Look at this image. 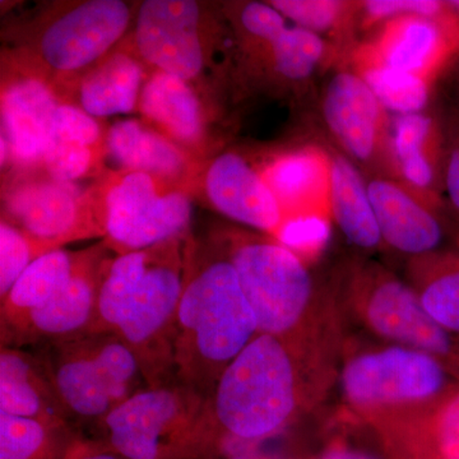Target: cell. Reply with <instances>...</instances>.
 I'll return each mask as SVG.
<instances>
[{
    "mask_svg": "<svg viewBox=\"0 0 459 459\" xmlns=\"http://www.w3.org/2000/svg\"><path fill=\"white\" fill-rule=\"evenodd\" d=\"M338 365L259 333L226 368L208 397L207 459H230L285 433L337 380Z\"/></svg>",
    "mask_w": 459,
    "mask_h": 459,
    "instance_id": "obj_1",
    "label": "cell"
},
{
    "mask_svg": "<svg viewBox=\"0 0 459 459\" xmlns=\"http://www.w3.org/2000/svg\"><path fill=\"white\" fill-rule=\"evenodd\" d=\"M210 238L234 265L259 333L338 364L342 318L331 292L319 291L301 256L276 238L234 226L214 230Z\"/></svg>",
    "mask_w": 459,
    "mask_h": 459,
    "instance_id": "obj_2",
    "label": "cell"
},
{
    "mask_svg": "<svg viewBox=\"0 0 459 459\" xmlns=\"http://www.w3.org/2000/svg\"><path fill=\"white\" fill-rule=\"evenodd\" d=\"M190 238L192 232L113 256L100 285L89 333L122 337L137 355L148 386L178 382L175 341Z\"/></svg>",
    "mask_w": 459,
    "mask_h": 459,
    "instance_id": "obj_3",
    "label": "cell"
},
{
    "mask_svg": "<svg viewBox=\"0 0 459 459\" xmlns=\"http://www.w3.org/2000/svg\"><path fill=\"white\" fill-rule=\"evenodd\" d=\"M258 334L234 265L210 238L192 235L178 310V382L210 397L226 368Z\"/></svg>",
    "mask_w": 459,
    "mask_h": 459,
    "instance_id": "obj_4",
    "label": "cell"
},
{
    "mask_svg": "<svg viewBox=\"0 0 459 459\" xmlns=\"http://www.w3.org/2000/svg\"><path fill=\"white\" fill-rule=\"evenodd\" d=\"M89 428L124 459L208 458V397L179 382L142 389Z\"/></svg>",
    "mask_w": 459,
    "mask_h": 459,
    "instance_id": "obj_5",
    "label": "cell"
},
{
    "mask_svg": "<svg viewBox=\"0 0 459 459\" xmlns=\"http://www.w3.org/2000/svg\"><path fill=\"white\" fill-rule=\"evenodd\" d=\"M135 13L122 0L66 3L45 13L8 59L68 101L75 83L126 40Z\"/></svg>",
    "mask_w": 459,
    "mask_h": 459,
    "instance_id": "obj_6",
    "label": "cell"
},
{
    "mask_svg": "<svg viewBox=\"0 0 459 459\" xmlns=\"http://www.w3.org/2000/svg\"><path fill=\"white\" fill-rule=\"evenodd\" d=\"M331 295L342 320H352L382 342L430 353L459 374V340L429 316L409 282L382 265L350 262Z\"/></svg>",
    "mask_w": 459,
    "mask_h": 459,
    "instance_id": "obj_7",
    "label": "cell"
},
{
    "mask_svg": "<svg viewBox=\"0 0 459 459\" xmlns=\"http://www.w3.org/2000/svg\"><path fill=\"white\" fill-rule=\"evenodd\" d=\"M458 380L440 359L401 344L344 341L338 361L341 397L360 424L379 413L428 403Z\"/></svg>",
    "mask_w": 459,
    "mask_h": 459,
    "instance_id": "obj_8",
    "label": "cell"
},
{
    "mask_svg": "<svg viewBox=\"0 0 459 459\" xmlns=\"http://www.w3.org/2000/svg\"><path fill=\"white\" fill-rule=\"evenodd\" d=\"M39 358L75 427H91L147 388L141 362L113 332L41 344Z\"/></svg>",
    "mask_w": 459,
    "mask_h": 459,
    "instance_id": "obj_9",
    "label": "cell"
},
{
    "mask_svg": "<svg viewBox=\"0 0 459 459\" xmlns=\"http://www.w3.org/2000/svg\"><path fill=\"white\" fill-rule=\"evenodd\" d=\"M98 188L107 228L102 241L117 255L190 234L188 186L146 172L108 170Z\"/></svg>",
    "mask_w": 459,
    "mask_h": 459,
    "instance_id": "obj_10",
    "label": "cell"
},
{
    "mask_svg": "<svg viewBox=\"0 0 459 459\" xmlns=\"http://www.w3.org/2000/svg\"><path fill=\"white\" fill-rule=\"evenodd\" d=\"M2 197V219L53 250L107 235L98 186L81 190L41 170L13 171Z\"/></svg>",
    "mask_w": 459,
    "mask_h": 459,
    "instance_id": "obj_11",
    "label": "cell"
},
{
    "mask_svg": "<svg viewBox=\"0 0 459 459\" xmlns=\"http://www.w3.org/2000/svg\"><path fill=\"white\" fill-rule=\"evenodd\" d=\"M201 3L146 0L135 11L128 47L148 71H161L199 83L207 69L208 40Z\"/></svg>",
    "mask_w": 459,
    "mask_h": 459,
    "instance_id": "obj_12",
    "label": "cell"
},
{
    "mask_svg": "<svg viewBox=\"0 0 459 459\" xmlns=\"http://www.w3.org/2000/svg\"><path fill=\"white\" fill-rule=\"evenodd\" d=\"M2 138L13 171L39 170L49 144L54 117L66 100L40 75L3 57Z\"/></svg>",
    "mask_w": 459,
    "mask_h": 459,
    "instance_id": "obj_13",
    "label": "cell"
},
{
    "mask_svg": "<svg viewBox=\"0 0 459 459\" xmlns=\"http://www.w3.org/2000/svg\"><path fill=\"white\" fill-rule=\"evenodd\" d=\"M386 459H459V380L440 397L361 422Z\"/></svg>",
    "mask_w": 459,
    "mask_h": 459,
    "instance_id": "obj_14",
    "label": "cell"
},
{
    "mask_svg": "<svg viewBox=\"0 0 459 459\" xmlns=\"http://www.w3.org/2000/svg\"><path fill=\"white\" fill-rule=\"evenodd\" d=\"M201 186L208 204L256 232L277 238L285 226V214L263 179L258 166L234 151L205 161L195 189Z\"/></svg>",
    "mask_w": 459,
    "mask_h": 459,
    "instance_id": "obj_15",
    "label": "cell"
},
{
    "mask_svg": "<svg viewBox=\"0 0 459 459\" xmlns=\"http://www.w3.org/2000/svg\"><path fill=\"white\" fill-rule=\"evenodd\" d=\"M111 253L102 240L81 250L71 279L49 303L30 316L11 346H41L89 333L95 319L100 285L113 258Z\"/></svg>",
    "mask_w": 459,
    "mask_h": 459,
    "instance_id": "obj_16",
    "label": "cell"
},
{
    "mask_svg": "<svg viewBox=\"0 0 459 459\" xmlns=\"http://www.w3.org/2000/svg\"><path fill=\"white\" fill-rule=\"evenodd\" d=\"M385 108L355 71L338 72L329 80L323 114L329 131L353 159L374 162L389 159L391 126Z\"/></svg>",
    "mask_w": 459,
    "mask_h": 459,
    "instance_id": "obj_17",
    "label": "cell"
},
{
    "mask_svg": "<svg viewBox=\"0 0 459 459\" xmlns=\"http://www.w3.org/2000/svg\"><path fill=\"white\" fill-rule=\"evenodd\" d=\"M368 47L395 71L433 83L459 51V17L451 7L442 17L394 18Z\"/></svg>",
    "mask_w": 459,
    "mask_h": 459,
    "instance_id": "obj_18",
    "label": "cell"
},
{
    "mask_svg": "<svg viewBox=\"0 0 459 459\" xmlns=\"http://www.w3.org/2000/svg\"><path fill=\"white\" fill-rule=\"evenodd\" d=\"M117 170L146 172L195 189L205 161L181 148L144 120H119L108 126L107 159Z\"/></svg>",
    "mask_w": 459,
    "mask_h": 459,
    "instance_id": "obj_19",
    "label": "cell"
},
{
    "mask_svg": "<svg viewBox=\"0 0 459 459\" xmlns=\"http://www.w3.org/2000/svg\"><path fill=\"white\" fill-rule=\"evenodd\" d=\"M285 214L286 221L301 216L332 217L331 155L307 146L272 155L258 166Z\"/></svg>",
    "mask_w": 459,
    "mask_h": 459,
    "instance_id": "obj_20",
    "label": "cell"
},
{
    "mask_svg": "<svg viewBox=\"0 0 459 459\" xmlns=\"http://www.w3.org/2000/svg\"><path fill=\"white\" fill-rule=\"evenodd\" d=\"M138 113L181 148L202 160L207 147V117L197 87L161 71H150ZM204 161V160H202Z\"/></svg>",
    "mask_w": 459,
    "mask_h": 459,
    "instance_id": "obj_21",
    "label": "cell"
},
{
    "mask_svg": "<svg viewBox=\"0 0 459 459\" xmlns=\"http://www.w3.org/2000/svg\"><path fill=\"white\" fill-rule=\"evenodd\" d=\"M382 240L411 258L439 250L442 223L425 201L395 181L376 178L368 183Z\"/></svg>",
    "mask_w": 459,
    "mask_h": 459,
    "instance_id": "obj_22",
    "label": "cell"
},
{
    "mask_svg": "<svg viewBox=\"0 0 459 459\" xmlns=\"http://www.w3.org/2000/svg\"><path fill=\"white\" fill-rule=\"evenodd\" d=\"M0 412L74 425L44 362L21 347H0Z\"/></svg>",
    "mask_w": 459,
    "mask_h": 459,
    "instance_id": "obj_23",
    "label": "cell"
},
{
    "mask_svg": "<svg viewBox=\"0 0 459 459\" xmlns=\"http://www.w3.org/2000/svg\"><path fill=\"white\" fill-rule=\"evenodd\" d=\"M148 68L120 45L80 78L68 101L96 119L138 111Z\"/></svg>",
    "mask_w": 459,
    "mask_h": 459,
    "instance_id": "obj_24",
    "label": "cell"
},
{
    "mask_svg": "<svg viewBox=\"0 0 459 459\" xmlns=\"http://www.w3.org/2000/svg\"><path fill=\"white\" fill-rule=\"evenodd\" d=\"M80 252L57 249L30 265L8 294L0 299V343L11 346L27 320L49 303L75 270Z\"/></svg>",
    "mask_w": 459,
    "mask_h": 459,
    "instance_id": "obj_25",
    "label": "cell"
},
{
    "mask_svg": "<svg viewBox=\"0 0 459 459\" xmlns=\"http://www.w3.org/2000/svg\"><path fill=\"white\" fill-rule=\"evenodd\" d=\"M440 152V133L422 113L397 115L391 126L389 159L411 188L433 195Z\"/></svg>",
    "mask_w": 459,
    "mask_h": 459,
    "instance_id": "obj_26",
    "label": "cell"
},
{
    "mask_svg": "<svg viewBox=\"0 0 459 459\" xmlns=\"http://www.w3.org/2000/svg\"><path fill=\"white\" fill-rule=\"evenodd\" d=\"M332 220L353 246L376 249L382 243L368 184L350 160L331 156Z\"/></svg>",
    "mask_w": 459,
    "mask_h": 459,
    "instance_id": "obj_27",
    "label": "cell"
},
{
    "mask_svg": "<svg viewBox=\"0 0 459 459\" xmlns=\"http://www.w3.org/2000/svg\"><path fill=\"white\" fill-rule=\"evenodd\" d=\"M407 277L429 316L459 340V250L411 258Z\"/></svg>",
    "mask_w": 459,
    "mask_h": 459,
    "instance_id": "obj_28",
    "label": "cell"
},
{
    "mask_svg": "<svg viewBox=\"0 0 459 459\" xmlns=\"http://www.w3.org/2000/svg\"><path fill=\"white\" fill-rule=\"evenodd\" d=\"M78 433L72 424L0 412V459H65Z\"/></svg>",
    "mask_w": 459,
    "mask_h": 459,
    "instance_id": "obj_29",
    "label": "cell"
},
{
    "mask_svg": "<svg viewBox=\"0 0 459 459\" xmlns=\"http://www.w3.org/2000/svg\"><path fill=\"white\" fill-rule=\"evenodd\" d=\"M353 65L356 74L368 83L385 110L398 115L416 114L427 107L431 83L385 65L368 45L356 51Z\"/></svg>",
    "mask_w": 459,
    "mask_h": 459,
    "instance_id": "obj_30",
    "label": "cell"
},
{
    "mask_svg": "<svg viewBox=\"0 0 459 459\" xmlns=\"http://www.w3.org/2000/svg\"><path fill=\"white\" fill-rule=\"evenodd\" d=\"M264 53L274 74L283 80L300 82L312 77L322 65L327 47L318 33L294 25L265 47Z\"/></svg>",
    "mask_w": 459,
    "mask_h": 459,
    "instance_id": "obj_31",
    "label": "cell"
},
{
    "mask_svg": "<svg viewBox=\"0 0 459 459\" xmlns=\"http://www.w3.org/2000/svg\"><path fill=\"white\" fill-rule=\"evenodd\" d=\"M107 150L87 146L80 142L50 140L40 169L53 179L74 183L90 175L101 177Z\"/></svg>",
    "mask_w": 459,
    "mask_h": 459,
    "instance_id": "obj_32",
    "label": "cell"
},
{
    "mask_svg": "<svg viewBox=\"0 0 459 459\" xmlns=\"http://www.w3.org/2000/svg\"><path fill=\"white\" fill-rule=\"evenodd\" d=\"M54 252L50 247L36 240L2 219L0 221V299L8 294L12 286L36 259Z\"/></svg>",
    "mask_w": 459,
    "mask_h": 459,
    "instance_id": "obj_33",
    "label": "cell"
},
{
    "mask_svg": "<svg viewBox=\"0 0 459 459\" xmlns=\"http://www.w3.org/2000/svg\"><path fill=\"white\" fill-rule=\"evenodd\" d=\"M268 3L295 26L318 35L336 27L347 9L346 3L334 0H273Z\"/></svg>",
    "mask_w": 459,
    "mask_h": 459,
    "instance_id": "obj_34",
    "label": "cell"
},
{
    "mask_svg": "<svg viewBox=\"0 0 459 459\" xmlns=\"http://www.w3.org/2000/svg\"><path fill=\"white\" fill-rule=\"evenodd\" d=\"M238 20L244 35L263 49L289 29L287 18L270 3L250 2L241 5Z\"/></svg>",
    "mask_w": 459,
    "mask_h": 459,
    "instance_id": "obj_35",
    "label": "cell"
},
{
    "mask_svg": "<svg viewBox=\"0 0 459 459\" xmlns=\"http://www.w3.org/2000/svg\"><path fill=\"white\" fill-rule=\"evenodd\" d=\"M362 8L370 25L403 16L442 17L451 11L448 2L434 0H369Z\"/></svg>",
    "mask_w": 459,
    "mask_h": 459,
    "instance_id": "obj_36",
    "label": "cell"
},
{
    "mask_svg": "<svg viewBox=\"0 0 459 459\" xmlns=\"http://www.w3.org/2000/svg\"><path fill=\"white\" fill-rule=\"evenodd\" d=\"M65 459H124L108 449L102 448L95 440L90 439L86 435L78 433L77 437Z\"/></svg>",
    "mask_w": 459,
    "mask_h": 459,
    "instance_id": "obj_37",
    "label": "cell"
},
{
    "mask_svg": "<svg viewBox=\"0 0 459 459\" xmlns=\"http://www.w3.org/2000/svg\"><path fill=\"white\" fill-rule=\"evenodd\" d=\"M313 459H386L385 455H373L358 448V446H350L343 442H333L323 448V451Z\"/></svg>",
    "mask_w": 459,
    "mask_h": 459,
    "instance_id": "obj_38",
    "label": "cell"
},
{
    "mask_svg": "<svg viewBox=\"0 0 459 459\" xmlns=\"http://www.w3.org/2000/svg\"><path fill=\"white\" fill-rule=\"evenodd\" d=\"M446 186L453 207L459 213V142L449 155L446 171Z\"/></svg>",
    "mask_w": 459,
    "mask_h": 459,
    "instance_id": "obj_39",
    "label": "cell"
}]
</instances>
